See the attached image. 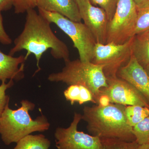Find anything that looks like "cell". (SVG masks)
Segmentation results:
<instances>
[{"label": "cell", "mask_w": 149, "mask_h": 149, "mask_svg": "<svg viewBox=\"0 0 149 149\" xmlns=\"http://www.w3.org/2000/svg\"><path fill=\"white\" fill-rule=\"evenodd\" d=\"M24 29L14 40V46L9 55L13 56L19 52L25 50L27 53L25 58L31 54L35 56L38 70L34 75L41 70L40 59L43 54L51 50L52 56L56 59L70 60V52L66 44L55 35L51 28L50 22L34 9L26 12Z\"/></svg>", "instance_id": "cell-1"}, {"label": "cell", "mask_w": 149, "mask_h": 149, "mask_svg": "<svg viewBox=\"0 0 149 149\" xmlns=\"http://www.w3.org/2000/svg\"><path fill=\"white\" fill-rule=\"evenodd\" d=\"M125 106L110 103L85 107L82 120L87 123L88 132L100 139H116L126 142L136 141L133 127L127 123Z\"/></svg>", "instance_id": "cell-2"}, {"label": "cell", "mask_w": 149, "mask_h": 149, "mask_svg": "<svg viewBox=\"0 0 149 149\" xmlns=\"http://www.w3.org/2000/svg\"><path fill=\"white\" fill-rule=\"evenodd\" d=\"M18 109H10L8 104L0 117V135L4 143H17L23 137L35 132L49 130L50 124L45 116L42 114L33 119L29 112L35 109L34 103L27 100L20 102Z\"/></svg>", "instance_id": "cell-3"}, {"label": "cell", "mask_w": 149, "mask_h": 149, "mask_svg": "<svg viewBox=\"0 0 149 149\" xmlns=\"http://www.w3.org/2000/svg\"><path fill=\"white\" fill-rule=\"evenodd\" d=\"M61 71L51 73L48 80L52 82H62L68 85H80L91 91L97 104L100 91L107 87V77L103 67L90 62H83L79 59L65 61Z\"/></svg>", "instance_id": "cell-4"}, {"label": "cell", "mask_w": 149, "mask_h": 149, "mask_svg": "<svg viewBox=\"0 0 149 149\" xmlns=\"http://www.w3.org/2000/svg\"><path fill=\"white\" fill-rule=\"evenodd\" d=\"M39 13L51 23L55 24L72 40L77 49L79 59L91 62L96 41L90 29L84 23L72 21L57 13L38 8Z\"/></svg>", "instance_id": "cell-5"}, {"label": "cell", "mask_w": 149, "mask_h": 149, "mask_svg": "<svg viewBox=\"0 0 149 149\" xmlns=\"http://www.w3.org/2000/svg\"><path fill=\"white\" fill-rule=\"evenodd\" d=\"M137 14L133 0H118L113 17L108 23L106 44H124L133 37Z\"/></svg>", "instance_id": "cell-6"}, {"label": "cell", "mask_w": 149, "mask_h": 149, "mask_svg": "<svg viewBox=\"0 0 149 149\" xmlns=\"http://www.w3.org/2000/svg\"><path fill=\"white\" fill-rule=\"evenodd\" d=\"M132 38L123 44L96 43L91 62L103 67L107 78L117 76L118 72L132 56Z\"/></svg>", "instance_id": "cell-7"}, {"label": "cell", "mask_w": 149, "mask_h": 149, "mask_svg": "<svg viewBox=\"0 0 149 149\" xmlns=\"http://www.w3.org/2000/svg\"><path fill=\"white\" fill-rule=\"evenodd\" d=\"M82 114L75 112L73 120L67 128L58 127L54 133L57 149H103L100 139L77 130Z\"/></svg>", "instance_id": "cell-8"}, {"label": "cell", "mask_w": 149, "mask_h": 149, "mask_svg": "<svg viewBox=\"0 0 149 149\" xmlns=\"http://www.w3.org/2000/svg\"><path fill=\"white\" fill-rule=\"evenodd\" d=\"M107 79V87L101 89L99 96L102 95L108 96L111 103L149 108L146 99L130 83L118 76Z\"/></svg>", "instance_id": "cell-9"}, {"label": "cell", "mask_w": 149, "mask_h": 149, "mask_svg": "<svg viewBox=\"0 0 149 149\" xmlns=\"http://www.w3.org/2000/svg\"><path fill=\"white\" fill-rule=\"evenodd\" d=\"M81 19L90 29L96 42L106 44L109 20L105 11L91 3L90 0H75Z\"/></svg>", "instance_id": "cell-10"}, {"label": "cell", "mask_w": 149, "mask_h": 149, "mask_svg": "<svg viewBox=\"0 0 149 149\" xmlns=\"http://www.w3.org/2000/svg\"><path fill=\"white\" fill-rule=\"evenodd\" d=\"M117 75L133 85L149 103V75L132 55L128 62L119 70Z\"/></svg>", "instance_id": "cell-11"}, {"label": "cell", "mask_w": 149, "mask_h": 149, "mask_svg": "<svg viewBox=\"0 0 149 149\" xmlns=\"http://www.w3.org/2000/svg\"><path fill=\"white\" fill-rule=\"evenodd\" d=\"M25 56L13 57L6 54L0 49V80H19L24 77Z\"/></svg>", "instance_id": "cell-12"}, {"label": "cell", "mask_w": 149, "mask_h": 149, "mask_svg": "<svg viewBox=\"0 0 149 149\" xmlns=\"http://www.w3.org/2000/svg\"><path fill=\"white\" fill-rule=\"evenodd\" d=\"M37 7L60 14L72 21L81 22L82 20L75 0H37Z\"/></svg>", "instance_id": "cell-13"}, {"label": "cell", "mask_w": 149, "mask_h": 149, "mask_svg": "<svg viewBox=\"0 0 149 149\" xmlns=\"http://www.w3.org/2000/svg\"><path fill=\"white\" fill-rule=\"evenodd\" d=\"M132 55L144 68L149 65V30L133 36Z\"/></svg>", "instance_id": "cell-14"}, {"label": "cell", "mask_w": 149, "mask_h": 149, "mask_svg": "<svg viewBox=\"0 0 149 149\" xmlns=\"http://www.w3.org/2000/svg\"><path fill=\"white\" fill-rule=\"evenodd\" d=\"M63 94L65 98L70 102L71 105L74 104L75 102L82 105L88 102L96 104L91 91L83 85H69Z\"/></svg>", "instance_id": "cell-15"}, {"label": "cell", "mask_w": 149, "mask_h": 149, "mask_svg": "<svg viewBox=\"0 0 149 149\" xmlns=\"http://www.w3.org/2000/svg\"><path fill=\"white\" fill-rule=\"evenodd\" d=\"M12 149H49L51 141L43 134L30 135L23 137Z\"/></svg>", "instance_id": "cell-16"}, {"label": "cell", "mask_w": 149, "mask_h": 149, "mask_svg": "<svg viewBox=\"0 0 149 149\" xmlns=\"http://www.w3.org/2000/svg\"><path fill=\"white\" fill-rule=\"evenodd\" d=\"M125 113L127 123L133 127L149 116V108L138 105L127 106Z\"/></svg>", "instance_id": "cell-17"}, {"label": "cell", "mask_w": 149, "mask_h": 149, "mask_svg": "<svg viewBox=\"0 0 149 149\" xmlns=\"http://www.w3.org/2000/svg\"><path fill=\"white\" fill-rule=\"evenodd\" d=\"M133 132L139 145L149 143V116L133 127Z\"/></svg>", "instance_id": "cell-18"}, {"label": "cell", "mask_w": 149, "mask_h": 149, "mask_svg": "<svg viewBox=\"0 0 149 149\" xmlns=\"http://www.w3.org/2000/svg\"><path fill=\"white\" fill-rule=\"evenodd\" d=\"M103 149H137L136 141L126 142L116 139H100Z\"/></svg>", "instance_id": "cell-19"}, {"label": "cell", "mask_w": 149, "mask_h": 149, "mask_svg": "<svg viewBox=\"0 0 149 149\" xmlns=\"http://www.w3.org/2000/svg\"><path fill=\"white\" fill-rule=\"evenodd\" d=\"M149 30V6L138 10L134 36Z\"/></svg>", "instance_id": "cell-20"}, {"label": "cell", "mask_w": 149, "mask_h": 149, "mask_svg": "<svg viewBox=\"0 0 149 149\" xmlns=\"http://www.w3.org/2000/svg\"><path fill=\"white\" fill-rule=\"evenodd\" d=\"M91 3L105 11L109 21L113 17L116 10L118 0H90Z\"/></svg>", "instance_id": "cell-21"}, {"label": "cell", "mask_w": 149, "mask_h": 149, "mask_svg": "<svg viewBox=\"0 0 149 149\" xmlns=\"http://www.w3.org/2000/svg\"><path fill=\"white\" fill-rule=\"evenodd\" d=\"M13 6L15 13H23L37 7V0H13Z\"/></svg>", "instance_id": "cell-22"}, {"label": "cell", "mask_w": 149, "mask_h": 149, "mask_svg": "<svg viewBox=\"0 0 149 149\" xmlns=\"http://www.w3.org/2000/svg\"><path fill=\"white\" fill-rule=\"evenodd\" d=\"M14 85L13 80H10L8 83L2 82L0 85V117L7 105L9 103L10 97L6 94L7 90Z\"/></svg>", "instance_id": "cell-23"}, {"label": "cell", "mask_w": 149, "mask_h": 149, "mask_svg": "<svg viewBox=\"0 0 149 149\" xmlns=\"http://www.w3.org/2000/svg\"><path fill=\"white\" fill-rule=\"evenodd\" d=\"M12 42L11 39L8 35L4 27L3 17L0 11V43L4 45H9L11 44Z\"/></svg>", "instance_id": "cell-24"}, {"label": "cell", "mask_w": 149, "mask_h": 149, "mask_svg": "<svg viewBox=\"0 0 149 149\" xmlns=\"http://www.w3.org/2000/svg\"><path fill=\"white\" fill-rule=\"evenodd\" d=\"M13 0H0V11L8 10L13 6Z\"/></svg>", "instance_id": "cell-25"}, {"label": "cell", "mask_w": 149, "mask_h": 149, "mask_svg": "<svg viewBox=\"0 0 149 149\" xmlns=\"http://www.w3.org/2000/svg\"><path fill=\"white\" fill-rule=\"evenodd\" d=\"M110 101L109 97L106 95H100L99 97L97 104L101 106L105 107L110 104Z\"/></svg>", "instance_id": "cell-26"}, {"label": "cell", "mask_w": 149, "mask_h": 149, "mask_svg": "<svg viewBox=\"0 0 149 149\" xmlns=\"http://www.w3.org/2000/svg\"><path fill=\"white\" fill-rule=\"evenodd\" d=\"M137 9L145 8L149 6V0H133Z\"/></svg>", "instance_id": "cell-27"}, {"label": "cell", "mask_w": 149, "mask_h": 149, "mask_svg": "<svg viewBox=\"0 0 149 149\" xmlns=\"http://www.w3.org/2000/svg\"><path fill=\"white\" fill-rule=\"evenodd\" d=\"M137 149H149V143L139 145Z\"/></svg>", "instance_id": "cell-28"}, {"label": "cell", "mask_w": 149, "mask_h": 149, "mask_svg": "<svg viewBox=\"0 0 149 149\" xmlns=\"http://www.w3.org/2000/svg\"><path fill=\"white\" fill-rule=\"evenodd\" d=\"M145 69L146 70V71L147 73H148V74L149 75V65L145 68Z\"/></svg>", "instance_id": "cell-29"}]
</instances>
